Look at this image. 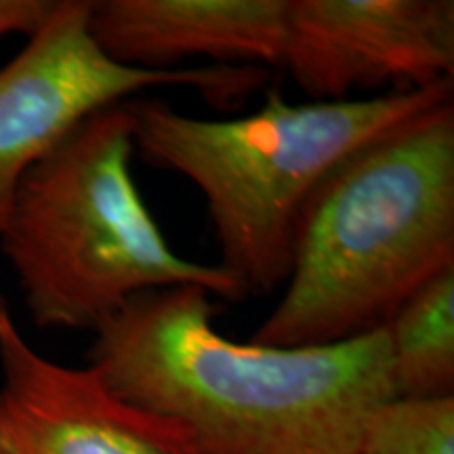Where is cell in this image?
<instances>
[{
    "label": "cell",
    "instance_id": "5",
    "mask_svg": "<svg viewBox=\"0 0 454 454\" xmlns=\"http://www.w3.org/2000/svg\"><path fill=\"white\" fill-rule=\"evenodd\" d=\"M89 17L90 0H55L47 21L0 67V230L21 179L95 112L162 87L230 104L268 81L263 67L122 66L95 43Z\"/></svg>",
    "mask_w": 454,
    "mask_h": 454
},
{
    "label": "cell",
    "instance_id": "6",
    "mask_svg": "<svg viewBox=\"0 0 454 454\" xmlns=\"http://www.w3.org/2000/svg\"><path fill=\"white\" fill-rule=\"evenodd\" d=\"M311 101L454 78L452 0H286L282 64Z\"/></svg>",
    "mask_w": 454,
    "mask_h": 454
},
{
    "label": "cell",
    "instance_id": "9",
    "mask_svg": "<svg viewBox=\"0 0 454 454\" xmlns=\"http://www.w3.org/2000/svg\"><path fill=\"white\" fill-rule=\"evenodd\" d=\"M383 328L395 397L454 395V265L408 294Z\"/></svg>",
    "mask_w": 454,
    "mask_h": 454
},
{
    "label": "cell",
    "instance_id": "8",
    "mask_svg": "<svg viewBox=\"0 0 454 454\" xmlns=\"http://www.w3.org/2000/svg\"><path fill=\"white\" fill-rule=\"evenodd\" d=\"M89 30L129 67H278L286 43V0H90Z\"/></svg>",
    "mask_w": 454,
    "mask_h": 454
},
{
    "label": "cell",
    "instance_id": "12",
    "mask_svg": "<svg viewBox=\"0 0 454 454\" xmlns=\"http://www.w3.org/2000/svg\"><path fill=\"white\" fill-rule=\"evenodd\" d=\"M0 454H11L9 444H7V435H4L3 419H0Z\"/></svg>",
    "mask_w": 454,
    "mask_h": 454
},
{
    "label": "cell",
    "instance_id": "1",
    "mask_svg": "<svg viewBox=\"0 0 454 454\" xmlns=\"http://www.w3.org/2000/svg\"><path fill=\"white\" fill-rule=\"evenodd\" d=\"M198 286L137 294L95 331L89 366L130 404L184 425L200 454H356L395 397L385 328L331 345L238 343Z\"/></svg>",
    "mask_w": 454,
    "mask_h": 454
},
{
    "label": "cell",
    "instance_id": "10",
    "mask_svg": "<svg viewBox=\"0 0 454 454\" xmlns=\"http://www.w3.org/2000/svg\"><path fill=\"white\" fill-rule=\"evenodd\" d=\"M356 454H454V395L389 397L366 419Z\"/></svg>",
    "mask_w": 454,
    "mask_h": 454
},
{
    "label": "cell",
    "instance_id": "3",
    "mask_svg": "<svg viewBox=\"0 0 454 454\" xmlns=\"http://www.w3.org/2000/svg\"><path fill=\"white\" fill-rule=\"evenodd\" d=\"M129 101L78 124L21 179L0 230L41 331H90L137 294L198 286L240 301L247 288L221 265L173 251L135 184Z\"/></svg>",
    "mask_w": 454,
    "mask_h": 454
},
{
    "label": "cell",
    "instance_id": "7",
    "mask_svg": "<svg viewBox=\"0 0 454 454\" xmlns=\"http://www.w3.org/2000/svg\"><path fill=\"white\" fill-rule=\"evenodd\" d=\"M0 377L11 454H200L184 425L130 404L95 368L38 354L3 293Z\"/></svg>",
    "mask_w": 454,
    "mask_h": 454
},
{
    "label": "cell",
    "instance_id": "11",
    "mask_svg": "<svg viewBox=\"0 0 454 454\" xmlns=\"http://www.w3.org/2000/svg\"><path fill=\"white\" fill-rule=\"evenodd\" d=\"M55 0H0V38L24 34L30 38L53 9Z\"/></svg>",
    "mask_w": 454,
    "mask_h": 454
},
{
    "label": "cell",
    "instance_id": "4",
    "mask_svg": "<svg viewBox=\"0 0 454 454\" xmlns=\"http://www.w3.org/2000/svg\"><path fill=\"white\" fill-rule=\"evenodd\" d=\"M454 99V78L348 101L288 104L270 90L240 118L187 116L160 99H130L135 150L200 192L219 244V263L268 294L286 282L297 217L333 167L366 141Z\"/></svg>",
    "mask_w": 454,
    "mask_h": 454
},
{
    "label": "cell",
    "instance_id": "2",
    "mask_svg": "<svg viewBox=\"0 0 454 454\" xmlns=\"http://www.w3.org/2000/svg\"><path fill=\"white\" fill-rule=\"evenodd\" d=\"M454 265V99L345 156L293 230L284 293L251 343L311 348L383 328Z\"/></svg>",
    "mask_w": 454,
    "mask_h": 454
}]
</instances>
